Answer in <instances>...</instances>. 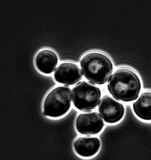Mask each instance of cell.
Listing matches in <instances>:
<instances>
[{"label":"cell","mask_w":151,"mask_h":160,"mask_svg":"<svg viewBox=\"0 0 151 160\" xmlns=\"http://www.w3.org/2000/svg\"><path fill=\"white\" fill-rule=\"evenodd\" d=\"M107 88L114 98L128 102L138 98L141 83L140 78L133 70L120 68L112 74Z\"/></svg>","instance_id":"cell-1"},{"label":"cell","mask_w":151,"mask_h":160,"mask_svg":"<svg viewBox=\"0 0 151 160\" xmlns=\"http://www.w3.org/2000/svg\"><path fill=\"white\" fill-rule=\"evenodd\" d=\"M80 65L86 79L99 85L106 83L113 71V65L110 59L98 52L86 54L81 59Z\"/></svg>","instance_id":"cell-2"},{"label":"cell","mask_w":151,"mask_h":160,"mask_svg":"<svg viewBox=\"0 0 151 160\" xmlns=\"http://www.w3.org/2000/svg\"><path fill=\"white\" fill-rule=\"evenodd\" d=\"M71 96V89L67 85L54 88L44 98L43 113L45 116L52 118L63 116L70 108Z\"/></svg>","instance_id":"cell-3"},{"label":"cell","mask_w":151,"mask_h":160,"mask_svg":"<svg viewBox=\"0 0 151 160\" xmlns=\"http://www.w3.org/2000/svg\"><path fill=\"white\" fill-rule=\"evenodd\" d=\"M71 94L74 105L78 109L90 112L99 103L101 91L95 83L80 81L73 88Z\"/></svg>","instance_id":"cell-4"},{"label":"cell","mask_w":151,"mask_h":160,"mask_svg":"<svg viewBox=\"0 0 151 160\" xmlns=\"http://www.w3.org/2000/svg\"><path fill=\"white\" fill-rule=\"evenodd\" d=\"M98 110L104 121L111 124L120 121L125 114L123 104L109 96H104L101 99Z\"/></svg>","instance_id":"cell-5"},{"label":"cell","mask_w":151,"mask_h":160,"mask_svg":"<svg viewBox=\"0 0 151 160\" xmlns=\"http://www.w3.org/2000/svg\"><path fill=\"white\" fill-rule=\"evenodd\" d=\"M76 124L79 132L88 135L100 132L104 126V122L97 112H86L78 116Z\"/></svg>","instance_id":"cell-6"},{"label":"cell","mask_w":151,"mask_h":160,"mask_svg":"<svg viewBox=\"0 0 151 160\" xmlns=\"http://www.w3.org/2000/svg\"><path fill=\"white\" fill-rule=\"evenodd\" d=\"M54 79L57 82L66 85H73L83 77L81 69L74 63L63 62L55 68Z\"/></svg>","instance_id":"cell-7"},{"label":"cell","mask_w":151,"mask_h":160,"mask_svg":"<svg viewBox=\"0 0 151 160\" xmlns=\"http://www.w3.org/2000/svg\"><path fill=\"white\" fill-rule=\"evenodd\" d=\"M58 57L54 52L44 48L40 50L35 57L36 66L42 73L50 74L56 68Z\"/></svg>","instance_id":"cell-8"},{"label":"cell","mask_w":151,"mask_h":160,"mask_svg":"<svg viewBox=\"0 0 151 160\" xmlns=\"http://www.w3.org/2000/svg\"><path fill=\"white\" fill-rule=\"evenodd\" d=\"M74 147L77 153L83 157H88L94 155L99 151L100 142L98 138L89 136L80 137L74 143Z\"/></svg>","instance_id":"cell-9"},{"label":"cell","mask_w":151,"mask_h":160,"mask_svg":"<svg viewBox=\"0 0 151 160\" xmlns=\"http://www.w3.org/2000/svg\"><path fill=\"white\" fill-rule=\"evenodd\" d=\"M133 109L139 118L151 120V92H145L141 94L134 102Z\"/></svg>","instance_id":"cell-10"}]
</instances>
